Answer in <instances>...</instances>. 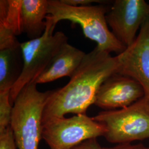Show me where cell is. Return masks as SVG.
Wrapping results in <instances>:
<instances>
[{
    "label": "cell",
    "instance_id": "277c9868",
    "mask_svg": "<svg viewBox=\"0 0 149 149\" xmlns=\"http://www.w3.org/2000/svg\"><path fill=\"white\" fill-rule=\"evenodd\" d=\"M45 21L46 28L40 37L21 43L23 68L19 79L10 91L12 104L22 89L34 81L64 44L68 43V37L63 32L54 33L56 25L48 16Z\"/></svg>",
    "mask_w": 149,
    "mask_h": 149
},
{
    "label": "cell",
    "instance_id": "52a82bcc",
    "mask_svg": "<svg viewBox=\"0 0 149 149\" xmlns=\"http://www.w3.org/2000/svg\"><path fill=\"white\" fill-rule=\"evenodd\" d=\"M149 17V2L145 0H116L106 14V21L118 40L126 48Z\"/></svg>",
    "mask_w": 149,
    "mask_h": 149
},
{
    "label": "cell",
    "instance_id": "9a60e30c",
    "mask_svg": "<svg viewBox=\"0 0 149 149\" xmlns=\"http://www.w3.org/2000/svg\"><path fill=\"white\" fill-rule=\"evenodd\" d=\"M20 43L11 31L0 26V50L20 46Z\"/></svg>",
    "mask_w": 149,
    "mask_h": 149
},
{
    "label": "cell",
    "instance_id": "8992f818",
    "mask_svg": "<svg viewBox=\"0 0 149 149\" xmlns=\"http://www.w3.org/2000/svg\"><path fill=\"white\" fill-rule=\"evenodd\" d=\"M42 138L50 149H72L87 140L104 136V127L87 114L54 118L42 124Z\"/></svg>",
    "mask_w": 149,
    "mask_h": 149
},
{
    "label": "cell",
    "instance_id": "e0dca14e",
    "mask_svg": "<svg viewBox=\"0 0 149 149\" xmlns=\"http://www.w3.org/2000/svg\"><path fill=\"white\" fill-rule=\"evenodd\" d=\"M72 149H104L97 140V138L87 140Z\"/></svg>",
    "mask_w": 149,
    "mask_h": 149
},
{
    "label": "cell",
    "instance_id": "6da1fadb",
    "mask_svg": "<svg viewBox=\"0 0 149 149\" xmlns=\"http://www.w3.org/2000/svg\"><path fill=\"white\" fill-rule=\"evenodd\" d=\"M117 59L96 47L86 54L79 67L64 87L52 91L43 112L42 124L68 114H86L95 104L102 85L117 72Z\"/></svg>",
    "mask_w": 149,
    "mask_h": 149
},
{
    "label": "cell",
    "instance_id": "8fae6325",
    "mask_svg": "<svg viewBox=\"0 0 149 149\" xmlns=\"http://www.w3.org/2000/svg\"><path fill=\"white\" fill-rule=\"evenodd\" d=\"M48 5L49 0H23V29L29 40L40 37L45 31Z\"/></svg>",
    "mask_w": 149,
    "mask_h": 149
},
{
    "label": "cell",
    "instance_id": "4fadbf2b",
    "mask_svg": "<svg viewBox=\"0 0 149 149\" xmlns=\"http://www.w3.org/2000/svg\"><path fill=\"white\" fill-rule=\"evenodd\" d=\"M23 0L0 1V26L9 29L16 36L23 33Z\"/></svg>",
    "mask_w": 149,
    "mask_h": 149
},
{
    "label": "cell",
    "instance_id": "5bb4252c",
    "mask_svg": "<svg viewBox=\"0 0 149 149\" xmlns=\"http://www.w3.org/2000/svg\"><path fill=\"white\" fill-rule=\"evenodd\" d=\"M12 108L10 91H0V133L10 126Z\"/></svg>",
    "mask_w": 149,
    "mask_h": 149
},
{
    "label": "cell",
    "instance_id": "ba28073f",
    "mask_svg": "<svg viewBox=\"0 0 149 149\" xmlns=\"http://www.w3.org/2000/svg\"><path fill=\"white\" fill-rule=\"evenodd\" d=\"M117 74L130 77L141 85L149 101V17L134 43L116 55Z\"/></svg>",
    "mask_w": 149,
    "mask_h": 149
},
{
    "label": "cell",
    "instance_id": "30bf717a",
    "mask_svg": "<svg viewBox=\"0 0 149 149\" xmlns=\"http://www.w3.org/2000/svg\"><path fill=\"white\" fill-rule=\"evenodd\" d=\"M86 54L69 43H66L34 82L38 85L52 82L65 76L70 78L79 67Z\"/></svg>",
    "mask_w": 149,
    "mask_h": 149
},
{
    "label": "cell",
    "instance_id": "5b68a950",
    "mask_svg": "<svg viewBox=\"0 0 149 149\" xmlns=\"http://www.w3.org/2000/svg\"><path fill=\"white\" fill-rule=\"evenodd\" d=\"M106 129L104 137L121 144L149 138V101L143 97L129 106L103 111L92 117Z\"/></svg>",
    "mask_w": 149,
    "mask_h": 149
},
{
    "label": "cell",
    "instance_id": "9c48e42d",
    "mask_svg": "<svg viewBox=\"0 0 149 149\" xmlns=\"http://www.w3.org/2000/svg\"><path fill=\"white\" fill-rule=\"evenodd\" d=\"M145 96L141 85L133 79L122 74H113L102 85L95 105L105 111L129 106Z\"/></svg>",
    "mask_w": 149,
    "mask_h": 149
},
{
    "label": "cell",
    "instance_id": "d6986e66",
    "mask_svg": "<svg viewBox=\"0 0 149 149\" xmlns=\"http://www.w3.org/2000/svg\"><path fill=\"white\" fill-rule=\"evenodd\" d=\"M104 149H149V147L145 146L141 144L132 145L130 143H127L118 144L113 147L104 148Z\"/></svg>",
    "mask_w": 149,
    "mask_h": 149
},
{
    "label": "cell",
    "instance_id": "7c38bea8",
    "mask_svg": "<svg viewBox=\"0 0 149 149\" xmlns=\"http://www.w3.org/2000/svg\"><path fill=\"white\" fill-rule=\"evenodd\" d=\"M22 68L21 45L0 50V91H11L21 75Z\"/></svg>",
    "mask_w": 149,
    "mask_h": 149
},
{
    "label": "cell",
    "instance_id": "7a4b0ae2",
    "mask_svg": "<svg viewBox=\"0 0 149 149\" xmlns=\"http://www.w3.org/2000/svg\"><path fill=\"white\" fill-rule=\"evenodd\" d=\"M108 11L104 6H72L60 0H49L48 16L55 25L63 20L79 24L85 37L96 42L99 49L117 55L127 48L109 29L106 21Z\"/></svg>",
    "mask_w": 149,
    "mask_h": 149
},
{
    "label": "cell",
    "instance_id": "2e32d148",
    "mask_svg": "<svg viewBox=\"0 0 149 149\" xmlns=\"http://www.w3.org/2000/svg\"><path fill=\"white\" fill-rule=\"evenodd\" d=\"M13 134L11 126L0 133V149H16Z\"/></svg>",
    "mask_w": 149,
    "mask_h": 149
},
{
    "label": "cell",
    "instance_id": "ac0fdd59",
    "mask_svg": "<svg viewBox=\"0 0 149 149\" xmlns=\"http://www.w3.org/2000/svg\"><path fill=\"white\" fill-rule=\"evenodd\" d=\"M62 2L72 6H85L91 5L92 3H101L98 0H60Z\"/></svg>",
    "mask_w": 149,
    "mask_h": 149
},
{
    "label": "cell",
    "instance_id": "3957f363",
    "mask_svg": "<svg viewBox=\"0 0 149 149\" xmlns=\"http://www.w3.org/2000/svg\"><path fill=\"white\" fill-rule=\"evenodd\" d=\"M37 85L25 86L13 104L10 126L18 149H38L42 138L43 112L52 91L40 92Z\"/></svg>",
    "mask_w": 149,
    "mask_h": 149
}]
</instances>
